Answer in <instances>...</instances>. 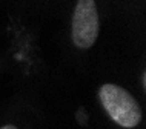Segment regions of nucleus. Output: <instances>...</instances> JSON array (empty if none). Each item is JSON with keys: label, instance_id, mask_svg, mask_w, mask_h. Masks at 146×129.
<instances>
[{"label": "nucleus", "instance_id": "1", "mask_svg": "<svg viewBox=\"0 0 146 129\" xmlns=\"http://www.w3.org/2000/svg\"><path fill=\"white\" fill-rule=\"evenodd\" d=\"M98 97L105 111L121 128H135L141 122V109L137 100L117 85L106 83L100 88Z\"/></svg>", "mask_w": 146, "mask_h": 129}, {"label": "nucleus", "instance_id": "2", "mask_svg": "<svg viewBox=\"0 0 146 129\" xmlns=\"http://www.w3.org/2000/svg\"><path fill=\"white\" fill-rule=\"evenodd\" d=\"M100 32V20L94 0H78L72 14V42L77 48L88 49Z\"/></svg>", "mask_w": 146, "mask_h": 129}, {"label": "nucleus", "instance_id": "3", "mask_svg": "<svg viewBox=\"0 0 146 129\" xmlns=\"http://www.w3.org/2000/svg\"><path fill=\"white\" fill-rule=\"evenodd\" d=\"M0 129H17V128L13 126V124H6V126H3V128H0Z\"/></svg>", "mask_w": 146, "mask_h": 129}]
</instances>
